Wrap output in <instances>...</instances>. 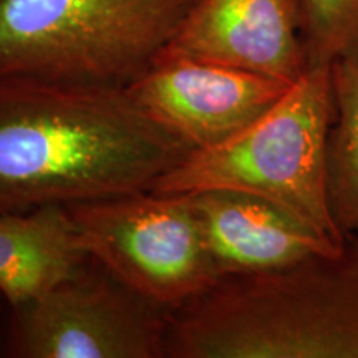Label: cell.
Segmentation results:
<instances>
[{
	"instance_id": "cell-1",
	"label": "cell",
	"mask_w": 358,
	"mask_h": 358,
	"mask_svg": "<svg viewBox=\"0 0 358 358\" xmlns=\"http://www.w3.org/2000/svg\"><path fill=\"white\" fill-rule=\"evenodd\" d=\"M189 151L124 90L0 78V213L150 189Z\"/></svg>"
},
{
	"instance_id": "cell-2",
	"label": "cell",
	"mask_w": 358,
	"mask_h": 358,
	"mask_svg": "<svg viewBox=\"0 0 358 358\" xmlns=\"http://www.w3.org/2000/svg\"><path fill=\"white\" fill-rule=\"evenodd\" d=\"M166 358H358V236L274 271L219 277L169 312Z\"/></svg>"
},
{
	"instance_id": "cell-3",
	"label": "cell",
	"mask_w": 358,
	"mask_h": 358,
	"mask_svg": "<svg viewBox=\"0 0 358 358\" xmlns=\"http://www.w3.org/2000/svg\"><path fill=\"white\" fill-rule=\"evenodd\" d=\"M199 0H0V78L124 90Z\"/></svg>"
},
{
	"instance_id": "cell-4",
	"label": "cell",
	"mask_w": 358,
	"mask_h": 358,
	"mask_svg": "<svg viewBox=\"0 0 358 358\" xmlns=\"http://www.w3.org/2000/svg\"><path fill=\"white\" fill-rule=\"evenodd\" d=\"M334 116L332 65L308 66L267 113L221 145L189 151L150 191L249 192L342 244L325 194L327 138Z\"/></svg>"
},
{
	"instance_id": "cell-5",
	"label": "cell",
	"mask_w": 358,
	"mask_h": 358,
	"mask_svg": "<svg viewBox=\"0 0 358 358\" xmlns=\"http://www.w3.org/2000/svg\"><path fill=\"white\" fill-rule=\"evenodd\" d=\"M168 315L85 252L32 297L2 302L0 358H166Z\"/></svg>"
},
{
	"instance_id": "cell-6",
	"label": "cell",
	"mask_w": 358,
	"mask_h": 358,
	"mask_svg": "<svg viewBox=\"0 0 358 358\" xmlns=\"http://www.w3.org/2000/svg\"><path fill=\"white\" fill-rule=\"evenodd\" d=\"M65 209L83 252L168 312L219 279L186 194L143 189Z\"/></svg>"
},
{
	"instance_id": "cell-7",
	"label": "cell",
	"mask_w": 358,
	"mask_h": 358,
	"mask_svg": "<svg viewBox=\"0 0 358 358\" xmlns=\"http://www.w3.org/2000/svg\"><path fill=\"white\" fill-rule=\"evenodd\" d=\"M294 83L163 53L124 88L153 122L191 151L221 145L267 113Z\"/></svg>"
},
{
	"instance_id": "cell-8",
	"label": "cell",
	"mask_w": 358,
	"mask_h": 358,
	"mask_svg": "<svg viewBox=\"0 0 358 358\" xmlns=\"http://www.w3.org/2000/svg\"><path fill=\"white\" fill-rule=\"evenodd\" d=\"M163 53L289 83L308 69L297 0H199Z\"/></svg>"
},
{
	"instance_id": "cell-9",
	"label": "cell",
	"mask_w": 358,
	"mask_h": 358,
	"mask_svg": "<svg viewBox=\"0 0 358 358\" xmlns=\"http://www.w3.org/2000/svg\"><path fill=\"white\" fill-rule=\"evenodd\" d=\"M186 196L219 277L274 271L343 244L261 196L232 189Z\"/></svg>"
},
{
	"instance_id": "cell-10",
	"label": "cell",
	"mask_w": 358,
	"mask_h": 358,
	"mask_svg": "<svg viewBox=\"0 0 358 358\" xmlns=\"http://www.w3.org/2000/svg\"><path fill=\"white\" fill-rule=\"evenodd\" d=\"M85 256L65 208L0 213V299L17 303L55 282Z\"/></svg>"
},
{
	"instance_id": "cell-11",
	"label": "cell",
	"mask_w": 358,
	"mask_h": 358,
	"mask_svg": "<svg viewBox=\"0 0 358 358\" xmlns=\"http://www.w3.org/2000/svg\"><path fill=\"white\" fill-rule=\"evenodd\" d=\"M335 116L327 138L325 194L343 241L358 236V55L332 64Z\"/></svg>"
},
{
	"instance_id": "cell-12",
	"label": "cell",
	"mask_w": 358,
	"mask_h": 358,
	"mask_svg": "<svg viewBox=\"0 0 358 358\" xmlns=\"http://www.w3.org/2000/svg\"><path fill=\"white\" fill-rule=\"evenodd\" d=\"M307 66L358 55V0H297Z\"/></svg>"
}]
</instances>
